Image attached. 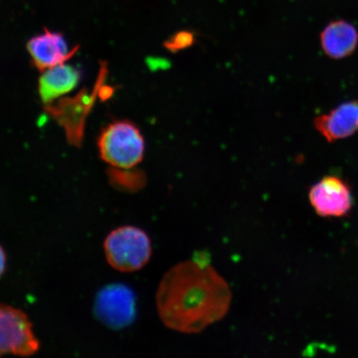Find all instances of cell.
<instances>
[{"label":"cell","instance_id":"52a82bcc","mask_svg":"<svg viewBox=\"0 0 358 358\" xmlns=\"http://www.w3.org/2000/svg\"><path fill=\"white\" fill-rule=\"evenodd\" d=\"M27 49L34 65L41 71L65 64L77 50L70 48L64 35L48 29L31 38Z\"/></svg>","mask_w":358,"mask_h":358},{"label":"cell","instance_id":"277c9868","mask_svg":"<svg viewBox=\"0 0 358 358\" xmlns=\"http://www.w3.org/2000/svg\"><path fill=\"white\" fill-rule=\"evenodd\" d=\"M38 349L28 315L19 308L0 304V356H31Z\"/></svg>","mask_w":358,"mask_h":358},{"label":"cell","instance_id":"3957f363","mask_svg":"<svg viewBox=\"0 0 358 358\" xmlns=\"http://www.w3.org/2000/svg\"><path fill=\"white\" fill-rule=\"evenodd\" d=\"M107 262L120 272H134L145 267L152 256L149 236L133 226L116 228L104 243Z\"/></svg>","mask_w":358,"mask_h":358},{"label":"cell","instance_id":"8992f818","mask_svg":"<svg viewBox=\"0 0 358 358\" xmlns=\"http://www.w3.org/2000/svg\"><path fill=\"white\" fill-rule=\"evenodd\" d=\"M308 198L315 212L324 217L346 216L352 207L350 189L335 176L325 177L313 185Z\"/></svg>","mask_w":358,"mask_h":358},{"label":"cell","instance_id":"6da1fadb","mask_svg":"<svg viewBox=\"0 0 358 358\" xmlns=\"http://www.w3.org/2000/svg\"><path fill=\"white\" fill-rule=\"evenodd\" d=\"M229 285L209 264H177L161 280L156 294L160 320L182 334H199L227 315L231 303Z\"/></svg>","mask_w":358,"mask_h":358},{"label":"cell","instance_id":"30bf717a","mask_svg":"<svg viewBox=\"0 0 358 358\" xmlns=\"http://www.w3.org/2000/svg\"><path fill=\"white\" fill-rule=\"evenodd\" d=\"M321 44L327 55L341 59L355 51L358 44L357 30L344 20L331 22L321 34Z\"/></svg>","mask_w":358,"mask_h":358},{"label":"cell","instance_id":"5b68a950","mask_svg":"<svg viewBox=\"0 0 358 358\" xmlns=\"http://www.w3.org/2000/svg\"><path fill=\"white\" fill-rule=\"evenodd\" d=\"M94 310L98 319L109 328L122 329L136 319V294L127 285H107L97 294Z\"/></svg>","mask_w":358,"mask_h":358},{"label":"cell","instance_id":"ba28073f","mask_svg":"<svg viewBox=\"0 0 358 358\" xmlns=\"http://www.w3.org/2000/svg\"><path fill=\"white\" fill-rule=\"evenodd\" d=\"M317 131L329 142L342 140L358 132V101H348L315 120Z\"/></svg>","mask_w":358,"mask_h":358},{"label":"cell","instance_id":"7a4b0ae2","mask_svg":"<svg viewBox=\"0 0 358 358\" xmlns=\"http://www.w3.org/2000/svg\"><path fill=\"white\" fill-rule=\"evenodd\" d=\"M101 158L117 169H131L144 158V137L129 120H115L103 129L98 140Z\"/></svg>","mask_w":358,"mask_h":358},{"label":"cell","instance_id":"8fae6325","mask_svg":"<svg viewBox=\"0 0 358 358\" xmlns=\"http://www.w3.org/2000/svg\"><path fill=\"white\" fill-rule=\"evenodd\" d=\"M194 42V34L187 31H182L172 36V38L165 43V48L169 51L176 52L191 47Z\"/></svg>","mask_w":358,"mask_h":358},{"label":"cell","instance_id":"9c48e42d","mask_svg":"<svg viewBox=\"0 0 358 358\" xmlns=\"http://www.w3.org/2000/svg\"><path fill=\"white\" fill-rule=\"evenodd\" d=\"M80 75L77 67L66 64L43 71L38 85L42 101L50 103L73 92L78 86Z\"/></svg>","mask_w":358,"mask_h":358},{"label":"cell","instance_id":"7c38bea8","mask_svg":"<svg viewBox=\"0 0 358 358\" xmlns=\"http://www.w3.org/2000/svg\"><path fill=\"white\" fill-rule=\"evenodd\" d=\"M7 257L6 252L3 248L0 245V277H1L6 270Z\"/></svg>","mask_w":358,"mask_h":358}]
</instances>
